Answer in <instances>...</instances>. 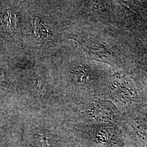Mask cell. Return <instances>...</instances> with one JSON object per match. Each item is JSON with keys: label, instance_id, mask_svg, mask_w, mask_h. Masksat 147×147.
<instances>
[{"label": "cell", "instance_id": "7a4b0ae2", "mask_svg": "<svg viewBox=\"0 0 147 147\" xmlns=\"http://www.w3.org/2000/svg\"><path fill=\"white\" fill-rule=\"evenodd\" d=\"M1 22L5 26L11 31H14L16 26V15L10 10H7L1 16Z\"/></svg>", "mask_w": 147, "mask_h": 147}, {"label": "cell", "instance_id": "6da1fadb", "mask_svg": "<svg viewBox=\"0 0 147 147\" xmlns=\"http://www.w3.org/2000/svg\"><path fill=\"white\" fill-rule=\"evenodd\" d=\"M72 73L74 79L79 84H85L92 79L90 71L86 67L82 66L75 67Z\"/></svg>", "mask_w": 147, "mask_h": 147}, {"label": "cell", "instance_id": "3957f363", "mask_svg": "<svg viewBox=\"0 0 147 147\" xmlns=\"http://www.w3.org/2000/svg\"><path fill=\"white\" fill-rule=\"evenodd\" d=\"M34 29L36 32L37 36L39 37H43V38H47L50 35V32L47 30V27L40 21L36 20L34 23Z\"/></svg>", "mask_w": 147, "mask_h": 147}]
</instances>
